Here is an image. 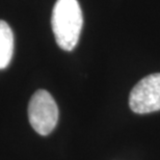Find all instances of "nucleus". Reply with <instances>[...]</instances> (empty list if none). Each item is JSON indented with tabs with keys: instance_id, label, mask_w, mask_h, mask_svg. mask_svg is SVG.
Segmentation results:
<instances>
[{
	"instance_id": "nucleus-2",
	"label": "nucleus",
	"mask_w": 160,
	"mask_h": 160,
	"mask_svg": "<svg viewBox=\"0 0 160 160\" xmlns=\"http://www.w3.org/2000/svg\"><path fill=\"white\" fill-rule=\"evenodd\" d=\"M58 107L50 92L39 89L28 104V119L31 127L41 135H48L58 122Z\"/></svg>"
},
{
	"instance_id": "nucleus-1",
	"label": "nucleus",
	"mask_w": 160,
	"mask_h": 160,
	"mask_svg": "<svg viewBox=\"0 0 160 160\" xmlns=\"http://www.w3.org/2000/svg\"><path fill=\"white\" fill-rule=\"evenodd\" d=\"M51 25L57 45L66 51L74 49L83 25L82 11L77 0H57L52 11Z\"/></svg>"
},
{
	"instance_id": "nucleus-4",
	"label": "nucleus",
	"mask_w": 160,
	"mask_h": 160,
	"mask_svg": "<svg viewBox=\"0 0 160 160\" xmlns=\"http://www.w3.org/2000/svg\"><path fill=\"white\" fill-rule=\"evenodd\" d=\"M14 53V33L5 21L0 20V70L9 65Z\"/></svg>"
},
{
	"instance_id": "nucleus-3",
	"label": "nucleus",
	"mask_w": 160,
	"mask_h": 160,
	"mask_svg": "<svg viewBox=\"0 0 160 160\" xmlns=\"http://www.w3.org/2000/svg\"><path fill=\"white\" fill-rule=\"evenodd\" d=\"M129 106L139 114L160 110V73L146 76L134 86L129 96Z\"/></svg>"
}]
</instances>
